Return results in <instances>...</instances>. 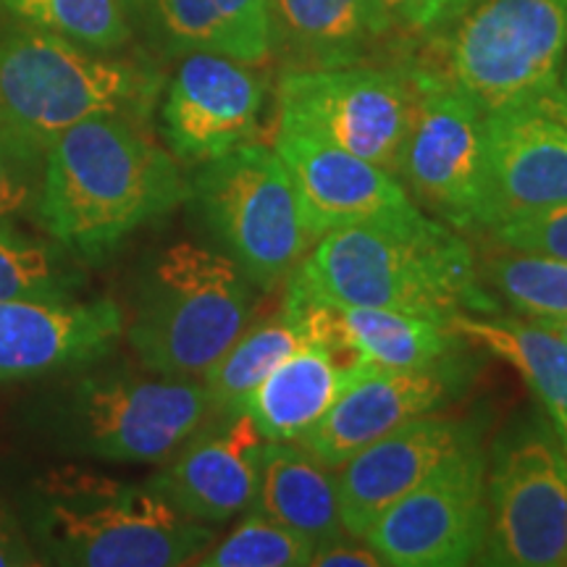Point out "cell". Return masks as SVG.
<instances>
[{
    "mask_svg": "<svg viewBox=\"0 0 567 567\" xmlns=\"http://www.w3.org/2000/svg\"><path fill=\"white\" fill-rule=\"evenodd\" d=\"M176 51L218 53L260 66L274 53L271 0H151Z\"/></svg>",
    "mask_w": 567,
    "mask_h": 567,
    "instance_id": "d4e9b609",
    "label": "cell"
},
{
    "mask_svg": "<svg viewBox=\"0 0 567 567\" xmlns=\"http://www.w3.org/2000/svg\"><path fill=\"white\" fill-rule=\"evenodd\" d=\"M488 231L567 203V124L542 105L484 113Z\"/></svg>",
    "mask_w": 567,
    "mask_h": 567,
    "instance_id": "d6986e66",
    "label": "cell"
},
{
    "mask_svg": "<svg viewBox=\"0 0 567 567\" xmlns=\"http://www.w3.org/2000/svg\"><path fill=\"white\" fill-rule=\"evenodd\" d=\"M32 168L11 161L9 155L0 153V221L19 216L21 210L32 208Z\"/></svg>",
    "mask_w": 567,
    "mask_h": 567,
    "instance_id": "836d02e7",
    "label": "cell"
},
{
    "mask_svg": "<svg viewBox=\"0 0 567 567\" xmlns=\"http://www.w3.org/2000/svg\"><path fill=\"white\" fill-rule=\"evenodd\" d=\"M161 74L145 63L0 21V153L38 172L63 132L92 116L145 124Z\"/></svg>",
    "mask_w": 567,
    "mask_h": 567,
    "instance_id": "3957f363",
    "label": "cell"
},
{
    "mask_svg": "<svg viewBox=\"0 0 567 567\" xmlns=\"http://www.w3.org/2000/svg\"><path fill=\"white\" fill-rule=\"evenodd\" d=\"M494 243L507 250L542 252L567 260V203L523 213L494 226Z\"/></svg>",
    "mask_w": 567,
    "mask_h": 567,
    "instance_id": "4dcf8cb0",
    "label": "cell"
},
{
    "mask_svg": "<svg viewBox=\"0 0 567 567\" xmlns=\"http://www.w3.org/2000/svg\"><path fill=\"white\" fill-rule=\"evenodd\" d=\"M189 200L179 163L126 116H92L61 134L42 161L34 208L76 260H103L134 231Z\"/></svg>",
    "mask_w": 567,
    "mask_h": 567,
    "instance_id": "7a4b0ae2",
    "label": "cell"
},
{
    "mask_svg": "<svg viewBox=\"0 0 567 567\" xmlns=\"http://www.w3.org/2000/svg\"><path fill=\"white\" fill-rule=\"evenodd\" d=\"M42 559L24 523L0 502V567H38Z\"/></svg>",
    "mask_w": 567,
    "mask_h": 567,
    "instance_id": "e575fe53",
    "label": "cell"
},
{
    "mask_svg": "<svg viewBox=\"0 0 567 567\" xmlns=\"http://www.w3.org/2000/svg\"><path fill=\"white\" fill-rule=\"evenodd\" d=\"M203 221L260 292L289 281L316 239L274 147L247 142L203 163L189 184Z\"/></svg>",
    "mask_w": 567,
    "mask_h": 567,
    "instance_id": "ba28073f",
    "label": "cell"
},
{
    "mask_svg": "<svg viewBox=\"0 0 567 567\" xmlns=\"http://www.w3.org/2000/svg\"><path fill=\"white\" fill-rule=\"evenodd\" d=\"M271 19L292 69L360 63L392 32L375 0H271Z\"/></svg>",
    "mask_w": 567,
    "mask_h": 567,
    "instance_id": "7402d4cb",
    "label": "cell"
},
{
    "mask_svg": "<svg viewBox=\"0 0 567 567\" xmlns=\"http://www.w3.org/2000/svg\"><path fill=\"white\" fill-rule=\"evenodd\" d=\"M24 528L42 565L66 567L187 565L216 538L210 523L184 515L151 481L134 484L82 465L34 478Z\"/></svg>",
    "mask_w": 567,
    "mask_h": 567,
    "instance_id": "277c9868",
    "label": "cell"
},
{
    "mask_svg": "<svg viewBox=\"0 0 567 567\" xmlns=\"http://www.w3.org/2000/svg\"><path fill=\"white\" fill-rule=\"evenodd\" d=\"M305 305V302H302ZM352 363L373 368H429L457 358L463 337L444 321L368 305H326Z\"/></svg>",
    "mask_w": 567,
    "mask_h": 567,
    "instance_id": "484cf974",
    "label": "cell"
},
{
    "mask_svg": "<svg viewBox=\"0 0 567 567\" xmlns=\"http://www.w3.org/2000/svg\"><path fill=\"white\" fill-rule=\"evenodd\" d=\"M266 82L255 66L218 53H187L161 109L163 137L184 163H208L258 134Z\"/></svg>",
    "mask_w": 567,
    "mask_h": 567,
    "instance_id": "9a60e30c",
    "label": "cell"
},
{
    "mask_svg": "<svg viewBox=\"0 0 567 567\" xmlns=\"http://www.w3.org/2000/svg\"><path fill=\"white\" fill-rule=\"evenodd\" d=\"M389 30L410 38H434L465 9L467 0H375Z\"/></svg>",
    "mask_w": 567,
    "mask_h": 567,
    "instance_id": "1f68e13d",
    "label": "cell"
},
{
    "mask_svg": "<svg viewBox=\"0 0 567 567\" xmlns=\"http://www.w3.org/2000/svg\"><path fill=\"white\" fill-rule=\"evenodd\" d=\"M252 289L226 252L195 243L161 250L142 274L124 323L142 368L203 379L250 321Z\"/></svg>",
    "mask_w": 567,
    "mask_h": 567,
    "instance_id": "8992f818",
    "label": "cell"
},
{
    "mask_svg": "<svg viewBox=\"0 0 567 567\" xmlns=\"http://www.w3.org/2000/svg\"><path fill=\"white\" fill-rule=\"evenodd\" d=\"M431 63L481 113L534 105L557 90L567 0H467L434 34Z\"/></svg>",
    "mask_w": 567,
    "mask_h": 567,
    "instance_id": "52a82bcc",
    "label": "cell"
},
{
    "mask_svg": "<svg viewBox=\"0 0 567 567\" xmlns=\"http://www.w3.org/2000/svg\"><path fill=\"white\" fill-rule=\"evenodd\" d=\"M122 334L124 313L109 297L0 300V381L95 365Z\"/></svg>",
    "mask_w": 567,
    "mask_h": 567,
    "instance_id": "2e32d148",
    "label": "cell"
},
{
    "mask_svg": "<svg viewBox=\"0 0 567 567\" xmlns=\"http://www.w3.org/2000/svg\"><path fill=\"white\" fill-rule=\"evenodd\" d=\"M413 113L410 63L396 69L365 66L363 61L289 69L279 82V118L321 134L396 179Z\"/></svg>",
    "mask_w": 567,
    "mask_h": 567,
    "instance_id": "8fae6325",
    "label": "cell"
},
{
    "mask_svg": "<svg viewBox=\"0 0 567 567\" xmlns=\"http://www.w3.org/2000/svg\"><path fill=\"white\" fill-rule=\"evenodd\" d=\"M415 113L400 182L421 210L460 234L488 231L484 113L431 63H410Z\"/></svg>",
    "mask_w": 567,
    "mask_h": 567,
    "instance_id": "9c48e42d",
    "label": "cell"
},
{
    "mask_svg": "<svg viewBox=\"0 0 567 567\" xmlns=\"http://www.w3.org/2000/svg\"><path fill=\"white\" fill-rule=\"evenodd\" d=\"M264 442L243 410L210 413L151 484L184 515L218 526L252 509Z\"/></svg>",
    "mask_w": 567,
    "mask_h": 567,
    "instance_id": "ac0fdd59",
    "label": "cell"
},
{
    "mask_svg": "<svg viewBox=\"0 0 567 567\" xmlns=\"http://www.w3.org/2000/svg\"><path fill=\"white\" fill-rule=\"evenodd\" d=\"M559 442H563V446H565V455H567V431L563 436H559Z\"/></svg>",
    "mask_w": 567,
    "mask_h": 567,
    "instance_id": "f35d334b",
    "label": "cell"
},
{
    "mask_svg": "<svg viewBox=\"0 0 567 567\" xmlns=\"http://www.w3.org/2000/svg\"><path fill=\"white\" fill-rule=\"evenodd\" d=\"M274 151L292 179L316 243L344 226L392 221L421 210L394 174L300 124L279 118Z\"/></svg>",
    "mask_w": 567,
    "mask_h": 567,
    "instance_id": "5bb4252c",
    "label": "cell"
},
{
    "mask_svg": "<svg viewBox=\"0 0 567 567\" xmlns=\"http://www.w3.org/2000/svg\"><path fill=\"white\" fill-rule=\"evenodd\" d=\"M557 92L567 101V55H565V63H563V71H559V84H557Z\"/></svg>",
    "mask_w": 567,
    "mask_h": 567,
    "instance_id": "74e56055",
    "label": "cell"
},
{
    "mask_svg": "<svg viewBox=\"0 0 567 567\" xmlns=\"http://www.w3.org/2000/svg\"><path fill=\"white\" fill-rule=\"evenodd\" d=\"M481 279L499 302L530 321L567 316V260L542 252L507 250L478 264Z\"/></svg>",
    "mask_w": 567,
    "mask_h": 567,
    "instance_id": "4316f807",
    "label": "cell"
},
{
    "mask_svg": "<svg viewBox=\"0 0 567 567\" xmlns=\"http://www.w3.org/2000/svg\"><path fill=\"white\" fill-rule=\"evenodd\" d=\"M538 105H542L544 111H549L551 116H557L559 122H565L567 124V101L563 95H559V92L555 90V92H549V95H544L542 101H538Z\"/></svg>",
    "mask_w": 567,
    "mask_h": 567,
    "instance_id": "d590c367",
    "label": "cell"
},
{
    "mask_svg": "<svg viewBox=\"0 0 567 567\" xmlns=\"http://www.w3.org/2000/svg\"><path fill=\"white\" fill-rule=\"evenodd\" d=\"M473 446H478V434L471 425L434 413L417 415L368 444L334 467L347 534L363 538L386 507Z\"/></svg>",
    "mask_w": 567,
    "mask_h": 567,
    "instance_id": "e0dca14e",
    "label": "cell"
},
{
    "mask_svg": "<svg viewBox=\"0 0 567 567\" xmlns=\"http://www.w3.org/2000/svg\"><path fill=\"white\" fill-rule=\"evenodd\" d=\"M347 365L350 360L337 344L310 339L281 360L247 394L239 410L247 413L266 442H297L334 405Z\"/></svg>",
    "mask_w": 567,
    "mask_h": 567,
    "instance_id": "ffe728a7",
    "label": "cell"
},
{
    "mask_svg": "<svg viewBox=\"0 0 567 567\" xmlns=\"http://www.w3.org/2000/svg\"><path fill=\"white\" fill-rule=\"evenodd\" d=\"M486 494L488 538L481 563L567 565V455L555 425L528 421L496 439Z\"/></svg>",
    "mask_w": 567,
    "mask_h": 567,
    "instance_id": "30bf717a",
    "label": "cell"
},
{
    "mask_svg": "<svg viewBox=\"0 0 567 567\" xmlns=\"http://www.w3.org/2000/svg\"><path fill=\"white\" fill-rule=\"evenodd\" d=\"M213 413L203 381L92 368L32 408L34 425L63 455L151 465L174 455Z\"/></svg>",
    "mask_w": 567,
    "mask_h": 567,
    "instance_id": "5b68a950",
    "label": "cell"
},
{
    "mask_svg": "<svg viewBox=\"0 0 567 567\" xmlns=\"http://www.w3.org/2000/svg\"><path fill=\"white\" fill-rule=\"evenodd\" d=\"M82 284L84 274L76 268L74 255L59 243H42L11 221H0V300H61L76 297Z\"/></svg>",
    "mask_w": 567,
    "mask_h": 567,
    "instance_id": "f1b7e54d",
    "label": "cell"
},
{
    "mask_svg": "<svg viewBox=\"0 0 567 567\" xmlns=\"http://www.w3.org/2000/svg\"><path fill=\"white\" fill-rule=\"evenodd\" d=\"M310 339L337 344L334 321L323 305L284 302L281 313L245 326L229 350L200 379L210 396L213 413H231L243 408L247 394Z\"/></svg>",
    "mask_w": 567,
    "mask_h": 567,
    "instance_id": "44dd1931",
    "label": "cell"
},
{
    "mask_svg": "<svg viewBox=\"0 0 567 567\" xmlns=\"http://www.w3.org/2000/svg\"><path fill=\"white\" fill-rule=\"evenodd\" d=\"M284 302L368 305L444 323L502 313L465 234L423 210L323 234L289 276Z\"/></svg>",
    "mask_w": 567,
    "mask_h": 567,
    "instance_id": "6da1fadb",
    "label": "cell"
},
{
    "mask_svg": "<svg viewBox=\"0 0 567 567\" xmlns=\"http://www.w3.org/2000/svg\"><path fill=\"white\" fill-rule=\"evenodd\" d=\"M252 509L316 544L347 534L334 467L323 465L295 442H264L260 446Z\"/></svg>",
    "mask_w": 567,
    "mask_h": 567,
    "instance_id": "603a6c76",
    "label": "cell"
},
{
    "mask_svg": "<svg viewBox=\"0 0 567 567\" xmlns=\"http://www.w3.org/2000/svg\"><path fill=\"white\" fill-rule=\"evenodd\" d=\"M465 386L467 373L457 358L429 368L350 363L334 405L295 444L323 465L339 467L402 423L444 408L463 394Z\"/></svg>",
    "mask_w": 567,
    "mask_h": 567,
    "instance_id": "4fadbf2b",
    "label": "cell"
},
{
    "mask_svg": "<svg viewBox=\"0 0 567 567\" xmlns=\"http://www.w3.org/2000/svg\"><path fill=\"white\" fill-rule=\"evenodd\" d=\"M455 334L476 342L520 373L559 436L567 431V342L549 326L505 313H457L446 321Z\"/></svg>",
    "mask_w": 567,
    "mask_h": 567,
    "instance_id": "cb8c5ba5",
    "label": "cell"
},
{
    "mask_svg": "<svg viewBox=\"0 0 567 567\" xmlns=\"http://www.w3.org/2000/svg\"><path fill=\"white\" fill-rule=\"evenodd\" d=\"M538 323H544V326H549L551 331H555V334H559L567 342V316H563V318H555V321H538Z\"/></svg>",
    "mask_w": 567,
    "mask_h": 567,
    "instance_id": "8d00e7d4",
    "label": "cell"
},
{
    "mask_svg": "<svg viewBox=\"0 0 567 567\" xmlns=\"http://www.w3.org/2000/svg\"><path fill=\"white\" fill-rule=\"evenodd\" d=\"M486 467L481 444L450 460L375 517L363 542L389 567L481 563L488 538Z\"/></svg>",
    "mask_w": 567,
    "mask_h": 567,
    "instance_id": "7c38bea8",
    "label": "cell"
},
{
    "mask_svg": "<svg viewBox=\"0 0 567 567\" xmlns=\"http://www.w3.org/2000/svg\"><path fill=\"white\" fill-rule=\"evenodd\" d=\"M0 17L92 51L113 53L132 40L126 0H0Z\"/></svg>",
    "mask_w": 567,
    "mask_h": 567,
    "instance_id": "83f0119b",
    "label": "cell"
},
{
    "mask_svg": "<svg viewBox=\"0 0 567 567\" xmlns=\"http://www.w3.org/2000/svg\"><path fill=\"white\" fill-rule=\"evenodd\" d=\"M310 565L316 567H381L384 559H381L375 551L368 547L363 538L339 534L326 538V542H318L313 549V557H310Z\"/></svg>",
    "mask_w": 567,
    "mask_h": 567,
    "instance_id": "d6a6232c",
    "label": "cell"
},
{
    "mask_svg": "<svg viewBox=\"0 0 567 567\" xmlns=\"http://www.w3.org/2000/svg\"><path fill=\"white\" fill-rule=\"evenodd\" d=\"M316 542L274 523L271 517L247 509V517L221 542L205 547L193 565L200 567H305L310 565Z\"/></svg>",
    "mask_w": 567,
    "mask_h": 567,
    "instance_id": "f546056e",
    "label": "cell"
}]
</instances>
